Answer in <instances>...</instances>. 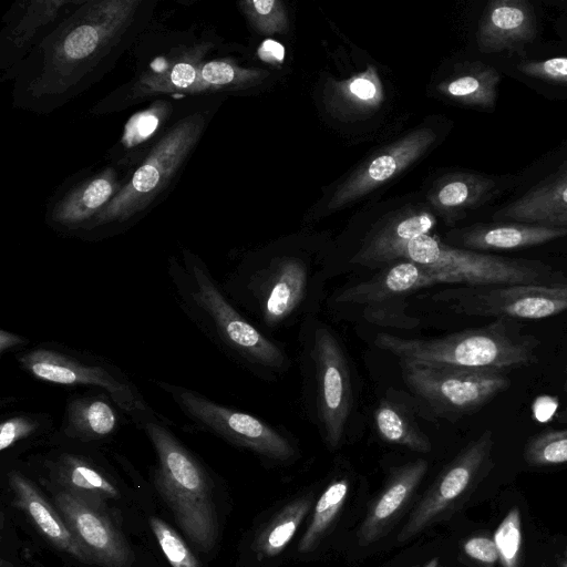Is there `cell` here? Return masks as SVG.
<instances>
[{
	"label": "cell",
	"mask_w": 567,
	"mask_h": 567,
	"mask_svg": "<svg viewBox=\"0 0 567 567\" xmlns=\"http://www.w3.org/2000/svg\"><path fill=\"white\" fill-rule=\"evenodd\" d=\"M215 43L208 35L171 47L94 106L97 114L126 109L148 97L198 95L199 72Z\"/></svg>",
	"instance_id": "obj_12"
},
{
	"label": "cell",
	"mask_w": 567,
	"mask_h": 567,
	"mask_svg": "<svg viewBox=\"0 0 567 567\" xmlns=\"http://www.w3.org/2000/svg\"><path fill=\"white\" fill-rule=\"evenodd\" d=\"M173 111L171 101L158 97L146 109L133 114L124 126L115 151L110 152L116 167H136L169 127L167 124Z\"/></svg>",
	"instance_id": "obj_25"
},
{
	"label": "cell",
	"mask_w": 567,
	"mask_h": 567,
	"mask_svg": "<svg viewBox=\"0 0 567 567\" xmlns=\"http://www.w3.org/2000/svg\"><path fill=\"white\" fill-rule=\"evenodd\" d=\"M493 445V432L485 430L449 464L409 517L399 542L420 533L471 493L492 465Z\"/></svg>",
	"instance_id": "obj_13"
},
{
	"label": "cell",
	"mask_w": 567,
	"mask_h": 567,
	"mask_svg": "<svg viewBox=\"0 0 567 567\" xmlns=\"http://www.w3.org/2000/svg\"><path fill=\"white\" fill-rule=\"evenodd\" d=\"M499 81L501 74L496 69L475 63L442 81L437 91L464 105L493 109Z\"/></svg>",
	"instance_id": "obj_30"
},
{
	"label": "cell",
	"mask_w": 567,
	"mask_h": 567,
	"mask_svg": "<svg viewBox=\"0 0 567 567\" xmlns=\"http://www.w3.org/2000/svg\"><path fill=\"white\" fill-rule=\"evenodd\" d=\"M536 16L525 0H493L484 11L476 39L486 53L513 51L533 41Z\"/></svg>",
	"instance_id": "obj_20"
},
{
	"label": "cell",
	"mask_w": 567,
	"mask_h": 567,
	"mask_svg": "<svg viewBox=\"0 0 567 567\" xmlns=\"http://www.w3.org/2000/svg\"><path fill=\"white\" fill-rule=\"evenodd\" d=\"M151 10V1H82L17 71L16 99L43 112L64 104L107 70Z\"/></svg>",
	"instance_id": "obj_1"
},
{
	"label": "cell",
	"mask_w": 567,
	"mask_h": 567,
	"mask_svg": "<svg viewBox=\"0 0 567 567\" xmlns=\"http://www.w3.org/2000/svg\"><path fill=\"white\" fill-rule=\"evenodd\" d=\"M558 173L567 174V161H565L558 168Z\"/></svg>",
	"instance_id": "obj_46"
},
{
	"label": "cell",
	"mask_w": 567,
	"mask_h": 567,
	"mask_svg": "<svg viewBox=\"0 0 567 567\" xmlns=\"http://www.w3.org/2000/svg\"><path fill=\"white\" fill-rule=\"evenodd\" d=\"M348 489V481L338 480L331 483L321 494L315 506L309 525L299 542L298 549L300 553H308L316 548L340 512Z\"/></svg>",
	"instance_id": "obj_36"
},
{
	"label": "cell",
	"mask_w": 567,
	"mask_h": 567,
	"mask_svg": "<svg viewBox=\"0 0 567 567\" xmlns=\"http://www.w3.org/2000/svg\"><path fill=\"white\" fill-rule=\"evenodd\" d=\"M517 70L530 78L567 85L566 56L525 61L517 65Z\"/></svg>",
	"instance_id": "obj_41"
},
{
	"label": "cell",
	"mask_w": 567,
	"mask_h": 567,
	"mask_svg": "<svg viewBox=\"0 0 567 567\" xmlns=\"http://www.w3.org/2000/svg\"><path fill=\"white\" fill-rule=\"evenodd\" d=\"M560 567H567V551L561 560Z\"/></svg>",
	"instance_id": "obj_48"
},
{
	"label": "cell",
	"mask_w": 567,
	"mask_h": 567,
	"mask_svg": "<svg viewBox=\"0 0 567 567\" xmlns=\"http://www.w3.org/2000/svg\"><path fill=\"white\" fill-rule=\"evenodd\" d=\"M174 401L194 429L274 461L296 456L291 442L265 421L213 401L183 385L153 380Z\"/></svg>",
	"instance_id": "obj_8"
},
{
	"label": "cell",
	"mask_w": 567,
	"mask_h": 567,
	"mask_svg": "<svg viewBox=\"0 0 567 567\" xmlns=\"http://www.w3.org/2000/svg\"><path fill=\"white\" fill-rule=\"evenodd\" d=\"M29 343V339L14 333L12 331H8L4 329L0 330V354L3 355L7 352L14 351L16 353L25 349Z\"/></svg>",
	"instance_id": "obj_44"
},
{
	"label": "cell",
	"mask_w": 567,
	"mask_h": 567,
	"mask_svg": "<svg viewBox=\"0 0 567 567\" xmlns=\"http://www.w3.org/2000/svg\"><path fill=\"white\" fill-rule=\"evenodd\" d=\"M169 419H151L137 427L148 437L156 454L154 476L158 492L188 539L202 551L215 546L217 513L209 475L169 429Z\"/></svg>",
	"instance_id": "obj_4"
},
{
	"label": "cell",
	"mask_w": 567,
	"mask_h": 567,
	"mask_svg": "<svg viewBox=\"0 0 567 567\" xmlns=\"http://www.w3.org/2000/svg\"><path fill=\"white\" fill-rule=\"evenodd\" d=\"M409 389L436 415L460 417L473 413L508 389L504 372L400 362Z\"/></svg>",
	"instance_id": "obj_11"
},
{
	"label": "cell",
	"mask_w": 567,
	"mask_h": 567,
	"mask_svg": "<svg viewBox=\"0 0 567 567\" xmlns=\"http://www.w3.org/2000/svg\"><path fill=\"white\" fill-rule=\"evenodd\" d=\"M317 410L323 437L331 449L342 441L352 403V383L344 351L326 327L315 332L312 349Z\"/></svg>",
	"instance_id": "obj_14"
},
{
	"label": "cell",
	"mask_w": 567,
	"mask_h": 567,
	"mask_svg": "<svg viewBox=\"0 0 567 567\" xmlns=\"http://www.w3.org/2000/svg\"><path fill=\"white\" fill-rule=\"evenodd\" d=\"M567 235V227H548L518 221L475 224L462 229L460 248L474 251L516 250L543 245Z\"/></svg>",
	"instance_id": "obj_23"
},
{
	"label": "cell",
	"mask_w": 567,
	"mask_h": 567,
	"mask_svg": "<svg viewBox=\"0 0 567 567\" xmlns=\"http://www.w3.org/2000/svg\"><path fill=\"white\" fill-rule=\"evenodd\" d=\"M311 502V496L295 499L269 522L255 542V548L260 556L274 557L287 547L308 514Z\"/></svg>",
	"instance_id": "obj_34"
},
{
	"label": "cell",
	"mask_w": 567,
	"mask_h": 567,
	"mask_svg": "<svg viewBox=\"0 0 567 567\" xmlns=\"http://www.w3.org/2000/svg\"><path fill=\"white\" fill-rule=\"evenodd\" d=\"M425 460L410 462L395 470L388 486L368 513L360 528V542L370 544L396 518L427 471Z\"/></svg>",
	"instance_id": "obj_26"
},
{
	"label": "cell",
	"mask_w": 567,
	"mask_h": 567,
	"mask_svg": "<svg viewBox=\"0 0 567 567\" xmlns=\"http://www.w3.org/2000/svg\"><path fill=\"white\" fill-rule=\"evenodd\" d=\"M14 358L22 371L39 381L106 392L136 426L151 419H166L147 402L126 372L99 354L44 341L17 352Z\"/></svg>",
	"instance_id": "obj_6"
},
{
	"label": "cell",
	"mask_w": 567,
	"mask_h": 567,
	"mask_svg": "<svg viewBox=\"0 0 567 567\" xmlns=\"http://www.w3.org/2000/svg\"><path fill=\"white\" fill-rule=\"evenodd\" d=\"M436 284L453 281L447 275L403 259L371 279L346 289L337 301L373 306Z\"/></svg>",
	"instance_id": "obj_21"
},
{
	"label": "cell",
	"mask_w": 567,
	"mask_h": 567,
	"mask_svg": "<svg viewBox=\"0 0 567 567\" xmlns=\"http://www.w3.org/2000/svg\"><path fill=\"white\" fill-rule=\"evenodd\" d=\"M493 539L502 567H518L523 535L522 517L517 507H513L503 518Z\"/></svg>",
	"instance_id": "obj_39"
},
{
	"label": "cell",
	"mask_w": 567,
	"mask_h": 567,
	"mask_svg": "<svg viewBox=\"0 0 567 567\" xmlns=\"http://www.w3.org/2000/svg\"><path fill=\"white\" fill-rule=\"evenodd\" d=\"M150 526L172 567H200L182 537L166 522L153 516L150 518Z\"/></svg>",
	"instance_id": "obj_40"
},
{
	"label": "cell",
	"mask_w": 567,
	"mask_h": 567,
	"mask_svg": "<svg viewBox=\"0 0 567 567\" xmlns=\"http://www.w3.org/2000/svg\"><path fill=\"white\" fill-rule=\"evenodd\" d=\"M268 75L266 70L245 68L231 59H208L200 68L198 95L246 90Z\"/></svg>",
	"instance_id": "obj_32"
},
{
	"label": "cell",
	"mask_w": 567,
	"mask_h": 567,
	"mask_svg": "<svg viewBox=\"0 0 567 567\" xmlns=\"http://www.w3.org/2000/svg\"><path fill=\"white\" fill-rule=\"evenodd\" d=\"M432 299L458 315L536 320L567 311V281L461 285L443 289Z\"/></svg>",
	"instance_id": "obj_10"
},
{
	"label": "cell",
	"mask_w": 567,
	"mask_h": 567,
	"mask_svg": "<svg viewBox=\"0 0 567 567\" xmlns=\"http://www.w3.org/2000/svg\"><path fill=\"white\" fill-rule=\"evenodd\" d=\"M239 7L249 23L264 34L282 33L288 28L285 7L278 0H246Z\"/></svg>",
	"instance_id": "obj_38"
},
{
	"label": "cell",
	"mask_w": 567,
	"mask_h": 567,
	"mask_svg": "<svg viewBox=\"0 0 567 567\" xmlns=\"http://www.w3.org/2000/svg\"><path fill=\"white\" fill-rule=\"evenodd\" d=\"M55 504L93 563L103 567H130L132 553L103 509L62 488L55 495Z\"/></svg>",
	"instance_id": "obj_16"
},
{
	"label": "cell",
	"mask_w": 567,
	"mask_h": 567,
	"mask_svg": "<svg viewBox=\"0 0 567 567\" xmlns=\"http://www.w3.org/2000/svg\"><path fill=\"white\" fill-rule=\"evenodd\" d=\"M524 458L530 466L567 463V429L549 430L532 436L525 445Z\"/></svg>",
	"instance_id": "obj_37"
},
{
	"label": "cell",
	"mask_w": 567,
	"mask_h": 567,
	"mask_svg": "<svg viewBox=\"0 0 567 567\" xmlns=\"http://www.w3.org/2000/svg\"><path fill=\"white\" fill-rule=\"evenodd\" d=\"M212 115V110L205 106L177 118L126 177L114 198L78 236L101 239L138 220L177 179Z\"/></svg>",
	"instance_id": "obj_3"
},
{
	"label": "cell",
	"mask_w": 567,
	"mask_h": 567,
	"mask_svg": "<svg viewBox=\"0 0 567 567\" xmlns=\"http://www.w3.org/2000/svg\"><path fill=\"white\" fill-rule=\"evenodd\" d=\"M404 259L451 277L456 285L557 284L567 281L549 265L453 247L429 234L394 249L386 264Z\"/></svg>",
	"instance_id": "obj_7"
},
{
	"label": "cell",
	"mask_w": 567,
	"mask_h": 567,
	"mask_svg": "<svg viewBox=\"0 0 567 567\" xmlns=\"http://www.w3.org/2000/svg\"><path fill=\"white\" fill-rule=\"evenodd\" d=\"M374 343L400 362L504 372L537 361V340L513 332L503 319L440 338L406 339L379 333Z\"/></svg>",
	"instance_id": "obj_5"
},
{
	"label": "cell",
	"mask_w": 567,
	"mask_h": 567,
	"mask_svg": "<svg viewBox=\"0 0 567 567\" xmlns=\"http://www.w3.org/2000/svg\"><path fill=\"white\" fill-rule=\"evenodd\" d=\"M8 482L16 504L31 518L52 545L83 563L94 564L63 517L45 501L24 474L12 468L8 473Z\"/></svg>",
	"instance_id": "obj_22"
},
{
	"label": "cell",
	"mask_w": 567,
	"mask_h": 567,
	"mask_svg": "<svg viewBox=\"0 0 567 567\" xmlns=\"http://www.w3.org/2000/svg\"><path fill=\"white\" fill-rule=\"evenodd\" d=\"M463 548L468 557L486 565L495 564L499 558L494 539L485 536L471 537Z\"/></svg>",
	"instance_id": "obj_42"
},
{
	"label": "cell",
	"mask_w": 567,
	"mask_h": 567,
	"mask_svg": "<svg viewBox=\"0 0 567 567\" xmlns=\"http://www.w3.org/2000/svg\"><path fill=\"white\" fill-rule=\"evenodd\" d=\"M167 276L178 308L221 353L259 375L287 367L282 349L239 311L196 252L172 255Z\"/></svg>",
	"instance_id": "obj_2"
},
{
	"label": "cell",
	"mask_w": 567,
	"mask_h": 567,
	"mask_svg": "<svg viewBox=\"0 0 567 567\" xmlns=\"http://www.w3.org/2000/svg\"><path fill=\"white\" fill-rule=\"evenodd\" d=\"M566 393H567V381H566ZM559 420H561V422H567V406L566 409L560 413L559 415Z\"/></svg>",
	"instance_id": "obj_45"
},
{
	"label": "cell",
	"mask_w": 567,
	"mask_h": 567,
	"mask_svg": "<svg viewBox=\"0 0 567 567\" xmlns=\"http://www.w3.org/2000/svg\"><path fill=\"white\" fill-rule=\"evenodd\" d=\"M434 225L435 217L429 212L404 214L365 240L351 261L370 267L386 264L389 255L394 249L411 239L429 234Z\"/></svg>",
	"instance_id": "obj_27"
},
{
	"label": "cell",
	"mask_w": 567,
	"mask_h": 567,
	"mask_svg": "<svg viewBox=\"0 0 567 567\" xmlns=\"http://www.w3.org/2000/svg\"><path fill=\"white\" fill-rule=\"evenodd\" d=\"M257 53L262 61L278 65L284 62L285 48L281 43L267 39L260 44Z\"/></svg>",
	"instance_id": "obj_43"
},
{
	"label": "cell",
	"mask_w": 567,
	"mask_h": 567,
	"mask_svg": "<svg viewBox=\"0 0 567 567\" xmlns=\"http://www.w3.org/2000/svg\"><path fill=\"white\" fill-rule=\"evenodd\" d=\"M511 220L548 227H567V174L556 173L493 215Z\"/></svg>",
	"instance_id": "obj_24"
},
{
	"label": "cell",
	"mask_w": 567,
	"mask_h": 567,
	"mask_svg": "<svg viewBox=\"0 0 567 567\" xmlns=\"http://www.w3.org/2000/svg\"><path fill=\"white\" fill-rule=\"evenodd\" d=\"M42 464L58 485L91 505L103 509L109 499L118 497V489L104 470L84 451L83 445L55 443Z\"/></svg>",
	"instance_id": "obj_18"
},
{
	"label": "cell",
	"mask_w": 567,
	"mask_h": 567,
	"mask_svg": "<svg viewBox=\"0 0 567 567\" xmlns=\"http://www.w3.org/2000/svg\"><path fill=\"white\" fill-rule=\"evenodd\" d=\"M425 567H437V559H432Z\"/></svg>",
	"instance_id": "obj_47"
},
{
	"label": "cell",
	"mask_w": 567,
	"mask_h": 567,
	"mask_svg": "<svg viewBox=\"0 0 567 567\" xmlns=\"http://www.w3.org/2000/svg\"><path fill=\"white\" fill-rule=\"evenodd\" d=\"M496 190L492 178L473 173H454L441 178L429 195L432 206L450 219L488 200Z\"/></svg>",
	"instance_id": "obj_28"
},
{
	"label": "cell",
	"mask_w": 567,
	"mask_h": 567,
	"mask_svg": "<svg viewBox=\"0 0 567 567\" xmlns=\"http://www.w3.org/2000/svg\"><path fill=\"white\" fill-rule=\"evenodd\" d=\"M75 1L69 0H40L27 3V8L20 10L18 19L12 18L9 25L2 32L1 53H9L8 71H12L17 64L19 54L27 53V47L44 27L54 22L66 7ZM21 58V56H20Z\"/></svg>",
	"instance_id": "obj_29"
},
{
	"label": "cell",
	"mask_w": 567,
	"mask_h": 567,
	"mask_svg": "<svg viewBox=\"0 0 567 567\" xmlns=\"http://www.w3.org/2000/svg\"><path fill=\"white\" fill-rule=\"evenodd\" d=\"M330 91L333 102L350 111L375 109L384 99L383 86L373 65L347 80L332 82Z\"/></svg>",
	"instance_id": "obj_35"
},
{
	"label": "cell",
	"mask_w": 567,
	"mask_h": 567,
	"mask_svg": "<svg viewBox=\"0 0 567 567\" xmlns=\"http://www.w3.org/2000/svg\"><path fill=\"white\" fill-rule=\"evenodd\" d=\"M127 421L128 416L110 394L87 389L68 396L51 442L93 447L114 439Z\"/></svg>",
	"instance_id": "obj_15"
},
{
	"label": "cell",
	"mask_w": 567,
	"mask_h": 567,
	"mask_svg": "<svg viewBox=\"0 0 567 567\" xmlns=\"http://www.w3.org/2000/svg\"><path fill=\"white\" fill-rule=\"evenodd\" d=\"M220 287L237 308L275 328L301 305L308 287L306 264L295 257L274 260L265 268L240 265L227 275Z\"/></svg>",
	"instance_id": "obj_9"
},
{
	"label": "cell",
	"mask_w": 567,
	"mask_h": 567,
	"mask_svg": "<svg viewBox=\"0 0 567 567\" xmlns=\"http://www.w3.org/2000/svg\"><path fill=\"white\" fill-rule=\"evenodd\" d=\"M125 179L112 166L85 178L55 202L48 213V224L55 230L78 236L114 198Z\"/></svg>",
	"instance_id": "obj_19"
},
{
	"label": "cell",
	"mask_w": 567,
	"mask_h": 567,
	"mask_svg": "<svg viewBox=\"0 0 567 567\" xmlns=\"http://www.w3.org/2000/svg\"><path fill=\"white\" fill-rule=\"evenodd\" d=\"M435 138L433 130L422 127L381 150L338 187L328 207L340 208L380 187L423 155Z\"/></svg>",
	"instance_id": "obj_17"
},
{
	"label": "cell",
	"mask_w": 567,
	"mask_h": 567,
	"mask_svg": "<svg viewBox=\"0 0 567 567\" xmlns=\"http://www.w3.org/2000/svg\"><path fill=\"white\" fill-rule=\"evenodd\" d=\"M54 419L47 412L16 411L1 417L0 452L9 453L32 442L52 440L56 426Z\"/></svg>",
	"instance_id": "obj_33"
},
{
	"label": "cell",
	"mask_w": 567,
	"mask_h": 567,
	"mask_svg": "<svg viewBox=\"0 0 567 567\" xmlns=\"http://www.w3.org/2000/svg\"><path fill=\"white\" fill-rule=\"evenodd\" d=\"M373 419L377 432L384 441L414 452L426 453L431 450L429 437L401 405L382 400L374 411Z\"/></svg>",
	"instance_id": "obj_31"
}]
</instances>
